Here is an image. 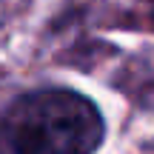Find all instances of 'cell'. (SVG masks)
Segmentation results:
<instances>
[{
    "label": "cell",
    "instance_id": "7a4b0ae2",
    "mask_svg": "<svg viewBox=\"0 0 154 154\" xmlns=\"http://www.w3.org/2000/svg\"><path fill=\"white\" fill-rule=\"evenodd\" d=\"M149 14H151V26H154V0H151V11H149Z\"/></svg>",
    "mask_w": 154,
    "mask_h": 154
},
{
    "label": "cell",
    "instance_id": "6da1fadb",
    "mask_svg": "<svg viewBox=\"0 0 154 154\" xmlns=\"http://www.w3.org/2000/svg\"><path fill=\"white\" fill-rule=\"evenodd\" d=\"M103 117L72 88H40L17 97L0 114V154H94Z\"/></svg>",
    "mask_w": 154,
    "mask_h": 154
}]
</instances>
